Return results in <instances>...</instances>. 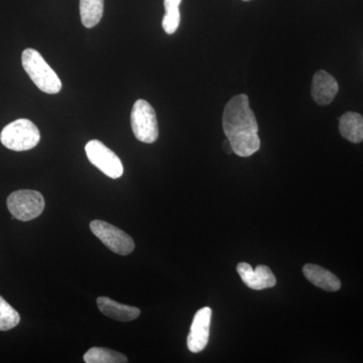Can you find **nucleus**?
<instances>
[{"label":"nucleus","instance_id":"1","mask_svg":"<svg viewBox=\"0 0 363 363\" xmlns=\"http://www.w3.org/2000/svg\"><path fill=\"white\" fill-rule=\"evenodd\" d=\"M223 130L238 156H252L260 147L259 124L250 108L247 95L233 97L223 112Z\"/></svg>","mask_w":363,"mask_h":363},{"label":"nucleus","instance_id":"2","mask_svg":"<svg viewBox=\"0 0 363 363\" xmlns=\"http://www.w3.org/2000/svg\"><path fill=\"white\" fill-rule=\"evenodd\" d=\"M21 64L35 85L48 94H57L62 89V82L42 55L33 49H26L21 55Z\"/></svg>","mask_w":363,"mask_h":363},{"label":"nucleus","instance_id":"3","mask_svg":"<svg viewBox=\"0 0 363 363\" xmlns=\"http://www.w3.org/2000/svg\"><path fill=\"white\" fill-rule=\"evenodd\" d=\"M40 133L33 121L21 118L7 124L0 133V142L6 149L14 152H25L37 147Z\"/></svg>","mask_w":363,"mask_h":363},{"label":"nucleus","instance_id":"4","mask_svg":"<svg viewBox=\"0 0 363 363\" xmlns=\"http://www.w3.org/2000/svg\"><path fill=\"white\" fill-rule=\"evenodd\" d=\"M131 128L136 140L145 143L156 142L159 138V126L156 111L145 100L140 99L131 111Z\"/></svg>","mask_w":363,"mask_h":363},{"label":"nucleus","instance_id":"5","mask_svg":"<svg viewBox=\"0 0 363 363\" xmlns=\"http://www.w3.org/2000/svg\"><path fill=\"white\" fill-rule=\"evenodd\" d=\"M7 208L13 218L30 221L37 218L45 209L44 196L38 191L18 190L7 198Z\"/></svg>","mask_w":363,"mask_h":363},{"label":"nucleus","instance_id":"6","mask_svg":"<svg viewBox=\"0 0 363 363\" xmlns=\"http://www.w3.org/2000/svg\"><path fill=\"white\" fill-rule=\"evenodd\" d=\"M90 229L105 247L117 255H128L135 250V245L133 238L112 224L104 220H93L90 223Z\"/></svg>","mask_w":363,"mask_h":363},{"label":"nucleus","instance_id":"7","mask_svg":"<svg viewBox=\"0 0 363 363\" xmlns=\"http://www.w3.org/2000/svg\"><path fill=\"white\" fill-rule=\"evenodd\" d=\"M86 155L93 166L111 179H118L123 175V166L116 152L97 140H90L85 147Z\"/></svg>","mask_w":363,"mask_h":363},{"label":"nucleus","instance_id":"8","mask_svg":"<svg viewBox=\"0 0 363 363\" xmlns=\"http://www.w3.org/2000/svg\"><path fill=\"white\" fill-rule=\"evenodd\" d=\"M211 316L212 310L209 307L202 308L196 313L187 338V345L191 352L198 353L206 347L209 341Z\"/></svg>","mask_w":363,"mask_h":363},{"label":"nucleus","instance_id":"9","mask_svg":"<svg viewBox=\"0 0 363 363\" xmlns=\"http://www.w3.org/2000/svg\"><path fill=\"white\" fill-rule=\"evenodd\" d=\"M236 269L243 283L252 290L262 291L276 286V277L269 267L260 264L253 269L247 262H240Z\"/></svg>","mask_w":363,"mask_h":363},{"label":"nucleus","instance_id":"10","mask_svg":"<svg viewBox=\"0 0 363 363\" xmlns=\"http://www.w3.org/2000/svg\"><path fill=\"white\" fill-rule=\"evenodd\" d=\"M337 81L330 74L323 70L318 71L313 78L312 97L317 104L325 106L330 104L337 95Z\"/></svg>","mask_w":363,"mask_h":363},{"label":"nucleus","instance_id":"11","mask_svg":"<svg viewBox=\"0 0 363 363\" xmlns=\"http://www.w3.org/2000/svg\"><path fill=\"white\" fill-rule=\"evenodd\" d=\"M306 279L311 281L313 285L327 291V292H337L341 289L340 279L327 271L324 267L317 266V264H308L303 267Z\"/></svg>","mask_w":363,"mask_h":363},{"label":"nucleus","instance_id":"12","mask_svg":"<svg viewBox=\"0 0 363 363\" xmlns=\"http://www.w3.org/2000/svg\"><path fill=\"white\" fill-rule=\"evenodd\" d=\"M97 306L102 314L116 321H133L140 315V310L138 308L121 304L108 297L98 298Z\"/></svg>","mask_w":363,"mask_h":363},{"label":"nucleus","instance_id":"13","mask_svg":"<svg viewBox=\"0 0 363 363\" xmlns=\"http://www.w3.org/2000/svg\"><path fill=\"white\" fill-rule=\"evenodd\" d=\"M341 135L350 143H359L363 140V116L355 112H346L339 118Z\"/></svg>","mask_w":363,"mask_h":363},{"label":"nucleus","instance_id":"14","mask_svg":"<svg viewBox=\"0 0 363 363\" xmlns=\"http://www.w3.org/2000/svg\"><path fill=\"white\" fill-rule=\"evenodd\" d=\"M104 11V0H80V16L83 26L87 28L96 26Z\"/></svg>","mask_w":363,"mask_h":363},{"label":"nucleus","instance_id":"15","mask_svg":"<svg viewBox=\"0 0 363 363\" xmlns=\"http://www.w3.org/2000/svg\"><path fill=\"white\" fill-rule=\"evenodd\" d=\"M86 363H125L128 357L108 348L93 347L84 354Z\"/></svg>","mask_w":363,"mask_h":363},{"label":"nucleus","instance_id":"16","mask_svg":"<svg viewBox=\"0 0 363 363\" xmlns=\"http://www.w3.org/2000/svg\"><path fill=\"white\" fill-rule=\"evenodd\" d=\"M21 316L16 309L0 296V331H9L18 326Z\"/></svg>","mask_w":363,"mask_h":363},{"label":"nucleus","instance_id":"17","mask_svg":"<svg viewBox=\"0 0 363 363\" xmlns=\"http://www.w3.org/2000/svg\"><path fill=\"white\" fill-rule=\"evenodd\" d=\"M180 11H166L162 18V28L168 35H173L180 26Z\"/></svg>","mask_w":363,"mask_h":363},{"label":"nucleus","instance_id":"18","mask_svg":"<svg viewBox=\"0 0 363 363\" xmlns=\"http://www.w3.org/2000/svg\"><path fill=\"white\" fill-rule=\"evenodd\" d=\"M182 0H164V6L166 11H178Z\"/></svg>","mask_w":363,"mask_h":363},{"label":"nucleus","instance_id":"19","mask_svg":"<svg viewBox=\"0 0 363 363\" xmlns=\"http://www.w3.org/2000/svg\"><path fill=\"white\" fill-rule=\"evenodd\" d=\"M223 149L225 150L227 154H231V152H233V147H231V143L228 140H226L225 142L223 143Z\"/></svg>","mask_w":363,"mask_h":363},{"label":"nucleus","instance_id":"20","mask_svg":"<svg viewBox=\"0 0 363 363\" xmlns=\"http://www.w3.org/2000/svg\"><path fill=\"white\" fill-rule=\"evenodd\" d=\"M243 1H250V0H243Z\"/></svg>","mask_w":363,"mask_h":363}]
</instances>
